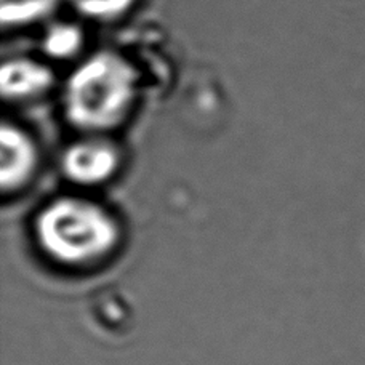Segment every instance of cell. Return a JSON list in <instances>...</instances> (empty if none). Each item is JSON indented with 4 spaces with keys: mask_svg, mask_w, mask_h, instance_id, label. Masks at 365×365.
Returning <instances> with one entry per match:
<instances>
[{
    "mask_svg": "<svg viewBox=\"0 0 365 365\" xmlns=\"http://www.w3.org/2000/svg\"><path fill=\"white\" fill-rule=\"evenodd\" d=\"M140 96V74L114 50L82 58L63 83V119L81 135H109L125 125Z\"/></svg>",
    "mask_w": 365,
    "mask_h": 365,
    "instance_id": "1",
    "label": "cell"
},
{
    "mask_svg": "<svg viewBox=\"0 0 365 365\" xmlns=\"http://www.w3.org/2000/svg\"><path fill=\"white\" fill-rule=\"evenodd\" d=\"M41 244L63 263H87L114 245V221L100 207L83 199H58L37 221Z\"/></svg>",
    "mask_w": 365,
    "mask_h": 365,
    "instance_id": "2",
    "label": "cell"
},
{
    "mask_svg": "<svg viewBox=\"0 0 365 365\" xmlns=\"http://www.w3.org/2000/svg\"><path fill=\"white\" fill-rule=\"evenodd\" d=\"M120 162V149L109 135H81L63 149L60 167L76 185L96 186L113 178Z\"/></svg>",
    "mask_w": 365,
    "mask_h": 365,
    "instance_id": "3",
    "label": "cell"
},
{
    "mask_svg": "<svg viewBox=\"0 0 365 365\" xmlns=\"http://www.w3.org/2000/svg\"><path fill=\"white\" fill-rule=\"evenodd\" d=\"M41 162L36 136L18 122L0 125V185L5 192L16 191L34 177Z\"/></svg>",
    "mask_w": 365,
    "mask_h": 365,
    "instance_id": "4",
    "label": "cell"
},
{
    "mask_svg": "<svg viewBox=\"0 0 365 365\" xmlns=\"http://www.w3.org/2000/svg\"><path fill=\"white\" fill-rule=\"evenodd\" d=\"M56 86L55 71L32 56H10L0 68V93L6 103L41 100Z\"/></svg>",
    "mask_w": 365,
    "mask_h": 365,
    "instance_id": "5",
    "label": "cell"
},
{
    "mask_svg": "<svg viewBox=\"0 0 365 365\" xmlns=\"http://www.w3.org/2000/svg\"><path fill=\"white\" fill-rule=\"evenodd\" d=\"M61 0H0V24L5 31L31 28L47 21Z\"/></svg>",
    "mask_w": 365,
    "mask_h": 365,
    "instance_id": "6",
    "label": "cell"
},
{
    "mask_svg": "<svg viewBox=\"0 0 365 365\" xmlns=\"http://www.w3.org/2000/svg\"><path fill=\"white\" fill-rule=\"evenodd\" d=\"M86 34L77 23L53 21L45 29L41 48L48 60L69 61L82 53Z\"/></svg>",
    "mask_w": 365,
    "mask_h": 365,
    "instance_id": "7",
    "label": "cell"
},
{
    "mask_svg": "<svg viewBox=\"0 0 365 365\" xmlns=\"http://www.w3.org/2000/svg\"><path fill=\"white\" fill-rule=\"evenodd\" d=\"M77 16L98 24H114L127 18L140 0H66Z\"/></svg>",
    "mask_w": 365,
    "mask_h": 365,
    "instance_id": "8",
    "label": "cell"
}]
</instances>
